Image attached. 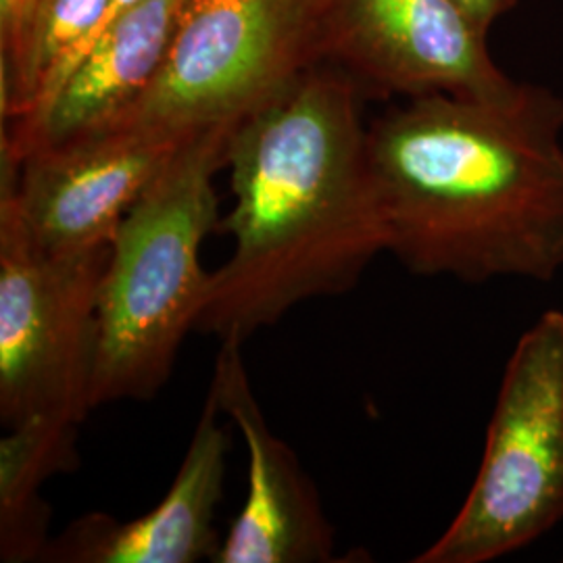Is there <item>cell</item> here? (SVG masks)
<instances>
[{
    "mask_svg": "<svg viewBox=\"0 0 563 563\" xmlns=\"http://www.w3.org/2000/svg\"><path fill=\"white\" fill-rule=\"evenodd\" d=\"M386 251L418 276L553 280L563 269V101L426 95L367 125Z\"/></svg>",
    "mask_w": 563,
    "mask_h": 563,
    "instance_id": "obj_1",
    "label": "cell"
},
{
    "mask_svg": "<svg viewBox=\"0 0 563 563\" xmlns=\"http://www.w3.org/2000/svg\"><path fill=\"white\" fill-rule=\"evenodd\" d=\"M234 249L211 272L199 328L249 341L297 305L351 290L386 251L367 165L362 90L341 69L305 71L232 130Z\"/></svg>",
    "mask_w": 563,
    "mask_h": 563,
    "instance_id": "obj_2",
    "label": "cell"
},
{
    "mask_svg": "<svg viewBox=\"0 0 563 563\" xmlns=\"http://www.w3.org/2000/svg\"><path fill=\"white\" fill-rule=\"evenodd\" d=\"M236 125L192 136L121 220L101 280L92 409L155 397L199 328L211 284L201 246L220 225L216 176Z\"/></svg>",
    "mask_w": 563,
    "mask_h": 563,
    "instance_id": "obj_3",
    "label": "cell"
},
{
    "mask_svg": "<svg viewBox=\"0 0 563 563\" xmlns=\"http://www.w3.org/2000/svg\"><path fill=\"white\" fill-rule=\"evenodd\" d=\"M563 520V311L532 323L505 365L483 462L457 516L416 563H488Z\"/></svg>",
    "mask_w": 563,
    "mask_h": 563,
    "instance_id": "obj_4",
    "label": "cell"
},
{
    "mask_svg": "<svg viewBox=\"0 0 563 563\" xmlns=\"http://www.w3.org/2000/svg\"><path fill=\"white\" fill-rule=\"evenodd\" d=\"M323 65L322 0H186L159 76L121 120L190 139Z\"/></svg>",
    "mask_w": 563,
    "mask_h": 563,
    "instance_id": "obj_5",
    "label": "cell"
},
{
    "mask_svg": "<svg viewBox=\"0 0 563 563\" xmlns=\"http://www.w3.org/2000/svg\"><path fill=\"white\" fill-rule=\"evenodd\" d=\"M107 249L36 246L0 209V420L78 430L92 411Z\"/></svg>",
    "mask_w": 563,
    "mask_h": 563,
    "instance_id": "obj_6",
    "label": "cell"
},
{
    "mask_svg": "<svg viewBox=\"0 0 563 563\" xmlns=\"http://www.w3.org/2000/svg\"><path fill=\"white\" fill-rule=\"evenodd\" d=\"M190 139L111 123L34 146L18 163L2 162L0 209L46 251L107 249L132 205Z\"/></svg>",
    "mask_w": 563,
    "mask_h": 563,
    "instance_id": "obj_7",
    "label": "cell"
},
{
    "mask_svg": "<svg viewBox=\"0 0 563 563\" xmlns=\"http://www.w3.org/2000/svg\"><path fill=\"white\" fill-rule=\"evenodd\" d=\"M486 36L453 0H322L323 63L372 97H501Z\"/></svg>",
    "mask_w": 563,
    "mask_h": 563,
    "instance_id": "obj_8",
    "label": "cell"
},
{
    "mask_svg": "<svg viewBox=\"0 0 563 563\" xmlns=\"http://www.w3.org/2000/svg\"><path fill=\"white\" fill-rule=\"evenodd\" d=\"M209 393L241 430L249 490L213 563L332 562L334 532L295 451L278 439L253 395L242 342L223 341Z\"/></svg>",
    "mask_w": 563,
    "mask_h": 563,
    "instance_id": "obj_9",
    "label": "cell"
},
{
    "mask_svg": "<svg viewBox=\"0 0 563 563\" xmlns=\"http://www.w3.org/2000/svg\"><path fill=\"white\" fill-rule=\"evenodd\" d=\"M220 416V405L207 393L178 474L151 511L130 522L107 514L81 516L63 530L59 539L48 543L42 562H213L222 547L216 530V509L222 501L232 449Z\"/></svg>",
    "mask_w": 563,
    "mask_h": 563,
    "instance_id": "obj_10",
    "label": "cell"
},
{
    "mask_svg": "<svg viewBox=\"0 0 563 563\" xmlns=\"http://www.w3.org/2000/svg\"><path fill=\"white\" fill-rule=\"evenodd\" d=\"M186 0H142L102 27L38 120L2 134V162L121 120L159 76Z\"/></svg>",
    "mask_w": 563,
    "mask_h": 563,
    "instance_id": "obj_11",
    "label": "cell"
},
{
    "mask_svg": "<svg viewBox=\"0 0 563 563\" xmlns=\"http://www.w3.org/2000/svg\"><path fill=\"white\" fill-rule=\"evenodd\" d=\"M78 430L30 422L9 428L0 441V558L42 562L51 543L48 507L41 488L78 465Z\"/></svg>",
    "mask_w": 563,
    "mask_h": 563,
    "instance_id": "obj_12",
    "label": "cell"
},
{
    "mask_svg": "<svg viewBox=\"0 0 563 563\" xmlns=\"http://www.w3.org/2000/svg\"><path fill=\"white\" fill-rule=\"evenodd\" d=\"M44 0H0V109L2 123L20 120L27 107L30 59Z\"/></svg>",
    "mask_w": 563,
    "mask_h": 563,
    "instance_id": "obj_13",
    "label": "cell"
},
{
    "mask_svg": "<svg viewBox=\"0 0 563 563\" xmlns=\"http://www.w3.org/2000/svg\"><path fill=\"white\" fill-rule=\"evenodd\" d=\"M457 7L476 21L483 30L490 32L497 21L511 13L520 0H453Z\"/></svg>",
    "mask_w": 563,
    "mask_h": 563,
    "instance_id": "obj_14",
    "label": "cell"
}]
</instances>
